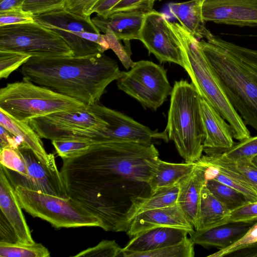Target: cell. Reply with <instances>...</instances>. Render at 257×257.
<instances>
[{
    "instance_id": "6da1fadb",
    "label": "cell",
    "mask_w": 257,
    "mask_h": 257,
    "mask_svg": "<svg viewBox=\"0 0 257 257\" xmlns=\"http://www.w3.org/2000/svg\"><path fill=\"white\" fill-rule=\"evenodd\" d=\"M24 78L89 106L99 103L107 86L123 74L104 53L83 56L31 57L22 66Z\"/></svg>"
},
{
    "instance_id": "7a4b0ae2",
    "label": "cell",
    "mask_w": 257,
    "mask_h": 257,
    "mask_svg": "<svg viewBox=\"0 0 257 257\" xmlns=\"http://www.w3.org/2000/svg\"><path fill=\"white\" fill-rule=\"evenodd\" d=\"M153 143L114 142L93 144L83 154L63 159L61 171L101 182L148 183L160 160Z\"/></svg>"
},
{
    "instance_id": "3957f363",
    "label": "cell",
    "mask_w": 257,
    "mask_h": 257,
    "mask_svg": "<svg viewBox=\"0 0 257 257\" xmlns=\"http://www.w3.org/2000/svg\"><path fill=\"white\" fill-rule=\"evenodd\" d=\"M198 46L234 108L257 131V71L208 41Z\"/></svg>"
},
{
    "instance_id": "277c9868",
    "label": "cell",
    "mask_w": 257,
    "mask_h": 257,
    "mask_svg": "<svg viewBox=\"0 0 257 257\" xmlns=\"http://www.w3.org/2000/svg\"><path fill=\"white\" fill-rule=\"evenodd\" d=\"M183 57V68L201 98L212 106L230 125L234 139L250 137L244 121L234 108L218 82L198 46V40L181 25L173 28Z\"/></svg>"
},
{
    "instance_id": "5b68a950",
    "label": "cell",
    "mask_w": 257,
    "mask_h": 257,
    "mask_svg": "<svg viewBox=\"0 0 257 257\" xmlns=\"http://www.w3.org/2000/svg\"><path fill=\"white\" fill-rule=\"evenodd\" d=\"M165 131L186 163H195L202 157L205 134L202 121L201 96L192 83L176 81L171 94Z\"/></svg>"
},
{
    "instance_id": "8992f818",
    "label": "cell",
    "mask_w": 257,
    "mask_h": 257,
    "mask_svg": "<svg viewBox=\"0 0 257 257\" xmlns=\"http://www.w3.org/2000/svg\"><path fill=\"white\" fill-rule=\"evenodd\" d=\"M83 103L23 78L0 89V110L19 121L28 123L38 116L60 111L87 109Z\"/></svg>"
},
{
    "instance_id": "52a82bcc",
    "label": "cell",
    "mask_w": 257,
    "mask_h": 257,
    "mask_svg": "<svg viewBox=\"0 0 257 257\" xmlns=\"http://www.w3.org/2000/svg\"><path fill=\"white\" fill-rule=\"evenodd\" d=\"M15 190L22 209L55 228L103 227L99 218L70 197H61L20 185Z\"/></svg>"
},
{
    "instance_id": "ba28073f",
    "label": "cell",
    "mask_w": 257,
    "mask_h": 257,
    "mask_svg": "<svg viewBox=\"0 0 257 257\" xmlns=\"http://www.w3.org/2000/svg\"><path fill=\"white\" fill-rule=\"evenodd\" d=\"M0 50L22 53L31 57L73 55L59 35L36 22L0 27Z\"/></svg>"
},
{
    "instance_id": "9c48e42d",
    "label": "cell",
    "mask_w": 257,
    "mask_h": 257,
    "mask_svg": "<svg viewBox=\"0 0 257 257\" xmlns=\"http://www.w3.org/2000/svg\"><path fill=\"white\" fill-rule=\"evenodd\" d=\"M107 123L104 129L99 131H79L74 136L78 140L88 141L93 144L114 142L153 143L154 140L169 142L166 132L153 131L124 114L107 107L99 103L88 106Z\"/></svg>"
},
{
    "instance_id": "30bf717a",
    "label": "cell",
    "mask_w": 257,
    "mask_h": 257,
    "mask_svg": "<svg viewBox=\"0 0 257 257\" xmlns=\"http://www.w3.org/2000/svg\"><path fill=\"white\" fill-rule=\"evenodd\" d=\"M117 85L144 107L154 110L166 101L173 89L164 68L148 60L135 62L117 80Z\"/></svg>"
},
{
    "instance_id": "8fae6325",
    "label": "cell",
    "mask_w": 257,
    "mask_h": 257,
    "mask_svg": "<svg viewBox=\"0 0 257 257\" xmlns=\"http://www.w3.org/2000/svg\"><path fill=\"white\" fill-rule=\"evenodd\" d=\"M36 22L59 35L67 43L75 56L104 53L98 44L81 37L83 32L100 34L90 16L72 13L65 8L35 15Z\"/></svg>"
},
{
    "instance_id": "7c38bea8",
    "label": "cell",
    "mask_w": 257,
    "mask_h": 257,
    "mask_svg": "<svg viewBox=\"0 0 257 257\" xmlns=\"http://www.w3.org/2000/svg\"><path fill=\"white\" fill-rule=\"evenodd\" d=\"M28 124L41 138L53 140H72L79 131H99L107 125L89 107L75 111H60L33 118Z\"/></svg>"
},
{
    "instance_id": "4fadbf2b",
    "label": "cell",
    "mask_w": 257,
    "mask_h": 257,
    "mask_svg": "<svg viewBox=\"0 0 257 257\" xmlns=\"http://www.w3.org/2000/svg\"><path fill=\"white\" fill-rule=\"evenodd\" d=\"M169 22L164 14L152 10L145 15L139 40L161 63L172 62L183 68L179 41Z\"/></svg>"
},
{
    "instance_id": "5bb4252c",
    "label": "cell",
    "mask_w": 257,
    "mask_h": 257,
    "mask_svg": "<svg viewBox=\"0 0 257 257\" xmlns=\"http://www.w3.org/2000/svg\"><path fill=\"white\" fill-rule=\"evenodd\" d=\"M17 149L26 162L28 174L27 177L1 165L15 187L20 185L45 193L68 197L61 172L57 174L47 169L33 151L24 145Z\"/></svg>"
},
{
    "instance_id": "9a60e30c",
    "label": "cell",
    "mask_w": 257,
    "mask_h": 257,
    "mask_svg": "<svg viewBox=\"0 0 257 257\" xmlns=\"http://www.w3.org/2000/svg\"><path fill=\"white\" fill-rule=\"evenodd\" d=\"M202 14L205 21L257 27V0H203Z\"/></svg>"
},
{
    "instance_id": "2e32d148",
    "label": "cell",
    "mask_w": 257,
    "mask_h": 257,
    "mask_svg": "<svg viewBox=\"0 0 257 257\" xmlns=\"http://www.w3.org/2000/svg\"><path fill=\"white\" fill-rule=\"evenodd\" d=\"M200 110L205 134L203 152L211 155L222 153L231 148L235 142L229 124L201 97Z\"/></svg>"
},
{
    "instance_id": "e0dca14e",
    "label": "cell",
    "mask_w": 257,
    "mask_h": 257,
    "mask_svg": "<svg viewBox=\"0 0 257 257\" xmlns=\"http://www.w3.org/2000/svg\"><path fill=\"white\" fill-rule=\"evenodd\" d=\"M160 227H173L194 230L177 204L142 212L131 221L126 234L134 237L149 229Z\"/></svg>"
},
{
    "instance_id": "ac0fdd59",
    "label": "cell",
    "mask_w": 257,
    "mask_h": 257,
    "mask_svg": "<svg viewBox=\"0 0 257 257\" xmlns=\"http://www.w3.org/2000/svg\"><path fill=\"white\" fill-rule=\"evenodd\" d=\"M0 209L10 223L18 242L31 244L33 239L28 225L22 210L15 187L0 166Z\"/></svg>"
},
{
    "instance_id": "d6986e66",
    "label": "cell",
    "mask_w": 257,
    "mask_h": 257,
    "mask_svg": "<svg viewBox=\"0 0 257 257\" xmlns=\"http://www.w3.org/2000/svg\"><path fill=\"white\" fill-rule=\"evenodd\" d=\"M193 171L179 183L177 204L196 229L199 220L201 192L207 180L205 168L196 163Z\"/></svg>"
},
{
    "instance_id": "ffe728a7",
    "label": "cell",
    "mask_w": 257,
    "mask_h": 257,
    "mask_svg": "<svg viewBox=\"0 0 257 257\" xmlns=\"http://www.w3.org/2000/svg\"><path fill=\"white\" fill-rule=\"evenodd\" d=\"M147 13L139 10L118 12L110 13L106 18L97 15L91 20L100 32L104 33L109 28L119 40H139Z\"/></svg>"
},
{
    "instance_id": "44dd1931",
    "label": "cell",
    "mask_w": 257,
    "mask_h": 257,
    "mask_svg": "<svg viewBox=\"0 0 257 257\" xmlns=\"http://www.w3.org/2000/svg\"><path fill=\"white\" fill-rule=\"evenodd\" d=\"M0 125L20 138L23 145L33 151L47 169L55 173H61L57 168L54 154L46 152L41 138L28 123L16 120L0 110Z\"/></svg>"
},
{
    "instance_id": "7402d4cb",
    "label": "cell",
    "mask_w": 257,
    "mask_h": 257,
    "mask_svg": "<svg viewBox=\"0 0 257 257\" xmlns=\"http://www.w3.org/2000/svg\"><path fill=\"white\" fill-rule=\"evenodd\" d=\"M187 229L173 227L154 228L134 237L122 248V251L144 252L156 250L180 242L187 237Z\"/></svg>"
},
{
    "instance_id": "603a6c76",
    "label": "cell",
    "mask_w": 257,
    "mask_h": 257,
    "mask_svg": "<svg viewBox=\"0 0 257 257\" xmlns=\"http://www.w3.org/2000/svg\"><path fill=\"white\" fill-rule=\"evenodd\" d=\"M253 224V222L227 223L203 230H193L189 235L194 244L216 247L220 250L239 240Z\"/></svg>"
},
{
    "instance_id": "cb8c5ba5",
    "label": "cell",
    "mask_w": 257,
    "mask_h": 257,
    "mask_svg": "<svg viewBox=\"0 0 257 257\" xmlns=\"http://www.w3.org/2000/svg\"><path fill=\"white\" fill-rule=\"evenodd\" d=\"M203 0H190L168 5L170 13L180 25L197 38L207 39L212 34L205 26L202 14Z\"/></svg>"
},
{
    "instance_id": "d4e9b609",
    "label": "cell",
    "mask_w": 257,
    "mask_h": 257,
    "mask_svg": "<svg viewBox=\"0 0 257 257\" xmlns=\"http://www.w3.org/2000/svg\"><path fill=\"white\" fill-rule=\"evenodd\" d=\"M179 190V183L174 186L160 189L149 196H139L135 198L126 213L127 230L138 214L148 210L174 205L177 204Z\"/></svg>"
},
{
    "instance_id": "484cf974",
    "label": "cell",
    "mask_w": 257,
    "mask_h": 257,
    "mask_svg": "<svg viewBox=\"0 0 257 257\" xmlns=\"http://www.w3.org/2000/svg\"><path fill=\"white\" fill-rule=\"evenodd\" d=\"M195 166V163H173L160 159L147 183L150 194L178 184L193 171Z\"/></svg>"
},
{
    "instance_id": "4316f807",
    "label": "cell",
    "mask_w": 257,
    "mask_h": 257,
    "mask_svg": "<svg viewBox=\"0 0 257 257\" xmlns=\"http://www.w3.org/2000/svg\"><path fill=\"white\" fill-rule=\"evenodd\" d=\"M230 212L205 184L201 192L199 223L195 230H203L226 224Z\"/></svg>"
},
{
    "instance_id": "83f0119b",
    "label": "cell",
    "mask_w": 257,
    "mask_h": 257,
    "mask_svg": "<svg viewBox=\"0 0 257 257\" xmlns=\"http://www.w3.org/2000/svg\"><path fill=\"white\" fill-rule=\"evenodd\" d=\"M196 163L204 167L206 180H216L239 191L249 202L257 201V191L239 174L222 167Z\"/></svg>"
},
{
    "instance_id": "f1b7e54d",
    "label": "cell",
    "mask_w": 257,
    "mask_h": 257,
    "mask_svg": "<svg viewBox=\"0 0 257 257\" xmlns=\"http://www.w3.org/2000/svg\"><path fill=\"white\" fill-rule=\"evenodd\" d=\"M197 162L231 170L242 176L257 191V167L250 160L230 161L222 159L219 154H214L202 156Z\"/></svg>"
},
{
    "instance_id": "f546056e",
    "label": "cell",
    "mask_w": 257,
    "mask_h": 257,
    "mask_svg": "<svg viewBox=\"0 0 257 257\" xmlns=\"http://www.w3.org/2000/svg\"><path fill=\"white\" fill-rule=\"evenodd\" d=\"M194 243L190 238L156 250L144 252L121 251L122 257H193Z\"/></svg>"
},
{
    "instance_id": "4dcf8cb0",
    "label": "cell",
    "mask_w": 257,
    "mask_h": 257,
    "mask_svg": "<svg viewBox=\"0 0 257 257\" xmlns=\"http://www.w3.org/2000/svg\"><path fill=\"white\" fill-rule=\"evenodd\" d=\"M206 186L230 211L249 202L243 194L216 180H207Z\"/></svg>"
},
{
    "instance_id": "1f68e13d",
    "label": "cell",
    "mask_w": 257,
    "mask_h": 257,
    "mask_svg": "<svg viewBox=\"0 0 257 257\" xmlns=\"http://www.w3.org/2000/svg\"><path fill=\"white\" fill-rule=\"evenodd\" d=\"M50 252L40 243L0 242L1 257H49Z\"/></svg>"
},
{
    "instance_id": "d6a6232c",
    "label": "cell",
    "mask_w": 257,
    "mask_h": 257,
    "mask_svg": "<svg viewBox=\"0 0 257 257\" xmlns=\"http://www.w3.org/2000/svg\"><path fill=\"white\" fill-rule=\"evenodd\" d=\"M207 41L222 48L257 71V50L236 45L214 35H212Z\"/></svg>"
},
{
    "instance_id": "836d02e7",
    "label": "cell",
    "mask_w": 257,
    "mask_h": 257,
    "mask_svg": "<svg viewBox=\"0 0 257 257\" xmlns=\"http://www.w3.org/2000/svg\"><path fill=\"white\" fill-rule=\"evenodd\" d=\"M218 154L222 159L230 161L251 160L257 155V136L235 143L229 149Z\"/></svg>"
},
{
    "instance_id": "e575fe53",
    "label": "cell",
    "mask_w": 257,
    "mask_h": 257,
    "mask_svg": "<svg viewBox=\"0 0 257 257\" xmlns=\"http://www.w3.org/2000/svg\"><path fill=\"white\" fill-rule=\"evenodd\" d=\"M52 144L62 160L81 155L92 145L89 141L77 140H53Z\"/></svg>"
},
{
    "instance_id": "d590c367",
    "label": "cell",
    "mask_w": 257,
    "mask_h": 257,
    "mask_svg": "<svg viewBox=\"0 0 257 257\" xmlns=\"http://www.w3.org/2000/svg\"><path fill=\"white\" fill-rule=\"evenodd\" d=\"M31 56L22 53L0 50V78L7 79Z\"/></svg>"
},
{
    "instance_id": "8d00e7d4",
    "label": "cell",
    "mask_w": 257,
    "mask_h": 257,
    "mask_svg": "<svg viewBox=\"0 0 257 257\" xmlns=\"http://www.w3.org/2000/svg\"><path fill=\"white\" fill-rule=\"evenodd\" d=\"M122 248L114 240H103L94 246L88 248L73 257L121 256Z\"/></svg>"
},
{
    "instance_id": "74e56055",
    "label": "cell",
    "mask_w": 257,
    "mask_h": 257,
    "mask_svg": "<svg viewBox=\"0 0 257 257\" xmlns=\"http://www.w3.org/2000/svg\"><path fill=\"white\" fill-rule=\"evenodd\" d=\"M106 40L109 45V49L113 51L117 55L124 68L126 69L132 68L134 64L131 57V51L129 40L123 41L124 46L120 42L113 32L109 28L104 32Z\"/></svg>"
},
{
    "instance_id": "f35d334b",
    "label": "cell",
    "mask_w": 257,
    "mask_h": 257,
    "mask_svg": "<svg viewBox=\"0 0 257 257\" xmlns=\"http://www.w3.org/2000/svg\"><path fill=\"white\" fill-rule=\"evenodd\" d=\"M1 165L15 171L24 177L28 175L26 163L18 149L6 148L1 150Z\"/></svg>"
},
{
    "instance_id": "ab89813d",
    "label": "cell",
    "mask_w": 257,
    "mask_h": 257,
    "mask_svg": "<svg viewBox=\"0 0 257 257\" xmlns=\"http://www.w3.org/2000/svg\"><path fill=\"white\" fill-rule=\"evenodd\" d=\"M67 0H26L22 9L33 15H38L65 8Z\"/></svg>"
},
{
    "instance_id": "60d3db41",
    "label": "cell",
    "mask_w": 257,
    "mask_h": 257,
    "mask_svg": "<svg viewBox=\"0 0 257 257\" xmlns=\"http://www.w3.org/2000/svg\"><path fill=\"white\" fill-rule=\"evenodd\" d=\"M257 242V222L252 224L247 232L237 241L227 247L220 249L209 257H223L239 250L250 244Z\"/></svg>"
},
{
    "instance_id": "b9f144b4",
    "label": "cell",
    "mask_w": 257,
    "mask_h": 257,
    "mask_svg": "<svg viewBox=\"0 0 257 257\" xmlns=\"http://www.w3.org/2000/svg\"><path fill=\"white\" fill-rule=\"evenodd\" d=\"M257 220V201L248 202L230 212L226 224L249 223Z\"/></svg>"
},
{
    "instance_id": "7bdbcfd3",
    "label": "cell",
    "mask_w": 257,
    "mask_h": 257,
    "mask_svg": "<svg viewBox=\"0 0 257 257\" xmlns=\"http://www.w3.org/2000/svg\"><path fill=\"white\" fill-rule=\"evenodd\" d=\"M34 22V15L25 11L22 8L0 12V27Z\"/></svg>"
},
{
    "instance_id": "ee69618b",
    "label": "cell",
    "mask_w": 257,
    "mask_h": 257,
    "mask_svg": "<svg viewBox=\"0 0 257 257\" xmlns=\"http://www.w3.org/2000/svg\"><path fill=\"white\" fill-rule=\"evenodd\" d=\"M155 1V0H121L112 9L109 14L136 10L149 12L153 10Z\"/></svg>"
},
{
    "instance_id": "f6af8a7d",
    "label": "cell",
    "mask_w": 257,
    "mask_h": 257,
    "mask_svg": "<svg viewBox=\"0 0 257 257\" xmlns=\"http://www.w3.org/2000/svg\"><path fill=\"white\" fill-rule=\"evenodd\" d=\"M99 0H67L65 9L75 14L90 16L92 9Z\"/></svg>"
},
{
    "instance_id": "bcb514c9",
    "label": "cell",
    "mask_w": 257,
    "mask_h": 257,
    "mask_svg": "<svg viewBox=\"0 0 257 257\" xmlns=\"http://www.w3.org/2000/svg\"><path fill=\"white\" fill-rule=\"evenodd\" d=\"M0 242H18L14 229L2 212L0 213Z\"/></svg>"
},
{
    "instance_id": "7dc6e473",
    "label": "cell",
    "mask_w": 257,
    "mask_h": 257,
    "mask_svg": "<svg viewBox=\"0 0 257 257\" xmlns=\"http://www.w3.org/2000/svg\"><path fill=\"white\" fill-rule=\"evenodd\" d=\"M23 145L20 138L15 136L3 126L0 125V149L1 150L6 148L17 149Z\"/></svg>"
},
{
    "instance_id": "c3c4849f",
    "label": "cell",
    "mask_w": 257,
    "mask_h": 257,
    "mask_svg": "<svg viewBox=\"0 0 257 257\" xmlns=\"http://www.w3.org/2000/svg\"><path fill=\"white\" fill-rule=\"evenodd\" d=\"M121 0H99L93 7L92 13L106 18L112 9Z\"/></svg>"
},
{
    "instance_id": "681fc988",
    "label": "cell",
    "mask_w": 257,
    "mask_h": 257,
    "mask_svg": "<svg viewBox=\"0 0 257 257\" xmlns=\"http://www.w3.org/2000/svg\"><path fill=\"white\" fill-rule=\"evenodd\" d=\"M228 255L234 257H257V242L250 244Z\"/></svg>"
},
{
    "instance_id": "f907efd6",
    "label": "cell",
    "mask_w": 257,
    "mask_h": 257,
    "mask_svg": "<svg viewBox=\"0 0 257 257\" xmlns=\"http://www.w3.org/2000/svg\"><path fill=\"white\" fill-rule=\"evenodd\" d=\"M26 0H0V12L6 10L22 8Z\"/></svg>"
},
{
    "instance_id": "816d5d0a",
    "label": "cell",
    "mask_w": 257,
    "mask_h": 257,
    "mask_svg": "<svg viewBox=\"0 0 257 257\" xmlns=\"http://www.w3.org/2000/svg\"><path fill=\"white\" fill-rule=\"evenodd\" d=\"M250 161L256 167H257V155L253 157Z\"/></svg>"
},
{
    "instance_id": "f5cc1de1",
    "label": "cell",
    "mask_w": 257,
    "mask_h": 257,
    "mask_svg": "<svg viewBox=\"0 0 257 257\" xmlns=\"http://www.w3.org/2000/svg\"><path fill=\"white\" fill-rule=\"evenodd\" d=\"M155 1H156V0H155Z\"/></svg>"
}]
</instances>
